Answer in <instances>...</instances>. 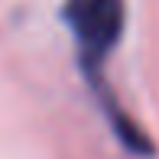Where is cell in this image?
<instances>
[{
  "label": "cell",
  "mask_w": 159,
  "mask_h": 159,
  "mask_svg": "<svg viewBox=\"0 0 159 159\" xmlns=\"http://www.w3.org/2000/svg\"><path fill=\"white\" fill-rule=\"evenodd\" d=\"M62 16H65V23H68L71 36H75L84 78H88V84L94 88V94L101 98V104L107 107V117H111L117 136L130 149H136V153H149V149H153L149 140L140 133V127H133L124 114L117 111L114 98L104 91V65L111 59L114 46H117L120 33H124V23H127L124 0H65Z\"/></svg>",
  "instance_id": "obj_1"
}]
</instances>
